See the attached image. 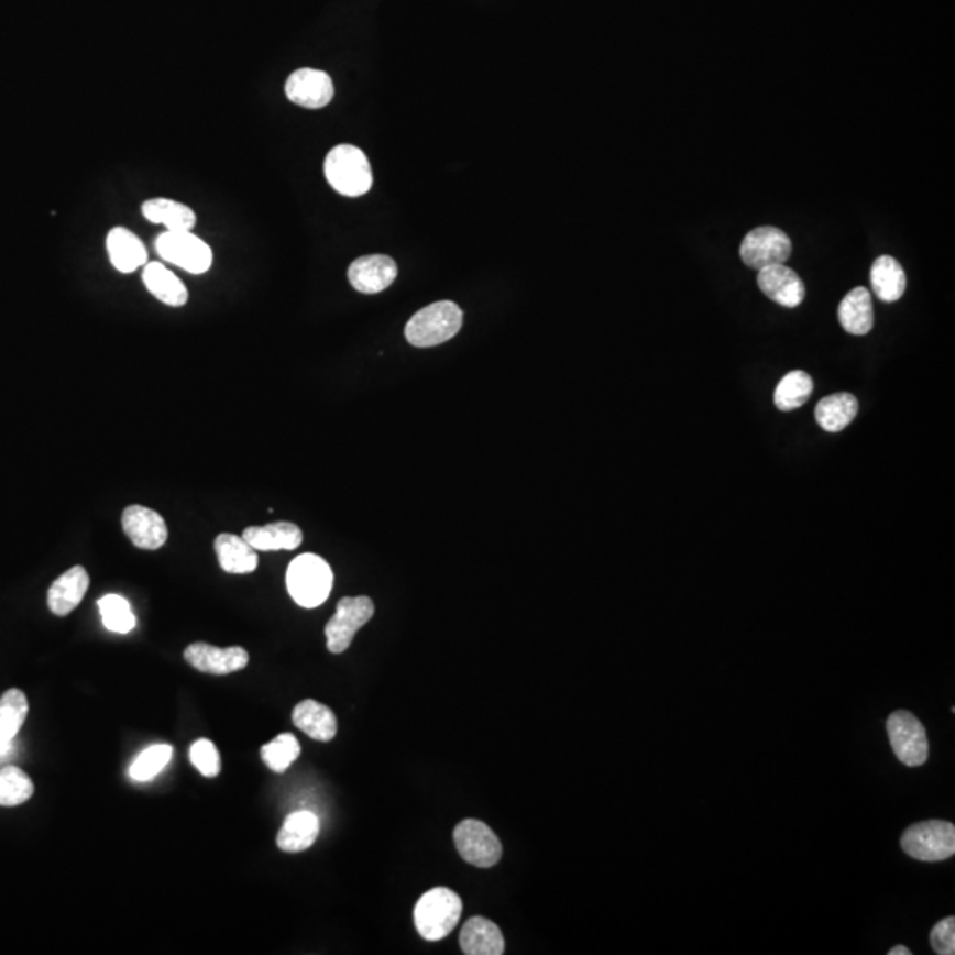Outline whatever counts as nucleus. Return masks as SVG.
<instances>
[{
    "instance_id": "nucleus-1",
    "label": "nucleus",
    "mask_w": 955,
    "mask_h": 955,
    "mask_svg": "<svg viewBox=\"0 0 955 955\" xmlns=\"http://www.w3.org/2000/svg\"><path fill=\"white\" fill-rule=\"evenodd\" d=\"M464 314L453 301H438L421 308L406 326V339L415 348H436L459 333Z\"/></svg>"
},
{
    "instance_id": "nucleus-2",
    "label": "nucleus",
    "mask_w": 955,
    "mask_h": 955,
    "mask_svg": "<svg viewBox=\"0 0 955 955\" xmlns=\"http://www.w3.org/2000/svg\"><path fill=\"white\" fill-rule=\"evenodd\" d=\"M325 176L329 186L345 197H361L374 183L366 154L349 144L329 151L325 160Z\"/></svg>"
},
{
    "instance_id": "nucleus-3",
    "label": "nucleus",
    "mask_w": 955,
    "mask_h": 955,
    "mask_svg": "<svg viewBox=\"0 0 955 955\" xmlns=\"http://www.w3.org/2000/svg\"><path fill=\"white\" fill-rule=\"evenodd\" d=\"M287 590L301 607H319L333 590V570L320 556H298L287 570Z\"/></svg>"
},
{
    "instance_id": "nucleus-4",
    "label": "nucleus",
    "mask_w": 955,
    "mask_h": 955,
    "mask_svg": "<svg viewBox=\"0 0 955 955\" xmlns=\"http://www.w3.org/2000/svg\"><path fill=\"white\" fill-rule=\"evenodd\" d=\"M462 899L450 888L439 887L421 896L415 908V925L427 942H439L457 927Z\"/></svg>"
},
{
    "instance_id": "nucleus-5",
    "label": "nucleus",
    "mask_w": 955,
    "mask_h": 955,
    "mask_svg": "<svg viewBox=\"0 0 955 955\" xmlns=\"http://www.w3.org/2000/svg\"><path fill=\"white\" fill-rule=\"evenodd\" d=\"M902 852L920 861L948 860L955 853V826L948 821H924L905 830Z\"/></svg>"
},
{
    "instance_id": "nucleus-6",
    "label": "nucleus",
    "mask_w": 955,
    "mask_h": 955,
    "mask_svg": "<svg viewBox=\"0 0 955 955\" xmlns=\"http://www.w3.org/2000/svg\"><path fill=\"white\" fill-rule=\"evenodd\" d=\"M375 613L369 596H345L337 605V613L326 625V645L334 655L348 651L360 628L365 627Z\"/></svg>"
},
{
    "instance_id": "nucleus-7",
    "label": "nucleus",
    "mask_w": 955,
    "mask_h": 955,
    "mask_svg": "<svg viewBox=\"0 0 955 955\" xmlns=\"http://www.w3.org/2000/svg\"><path fill=\"white\" fill-rule=\"evenodd\" d=\"M156 252L165 262H171L191 275H204L212 266V252L209 244L188 232H171L156 238Z\"/></svg>"
},
{
    "instance_id": "nucleus-8",
    "label": "nucleus",
    "mask_w": 955,
    "mask_h": 955,
    "mask_svg": "<svg viewBox=\"0 0 955 955\" xmlns=\"http://www.w3.org/2000/svg\"><path fill=\"white\" fill-rule=\"evenodd\" d=\"M888 738L897 759L905 767H922L929 759V739L913 713L899 710L888 716Z\"/></svg>"
},
{
    "instance_id": "nucleus-9",
    "label": "nucleus",
    "mask_w": 955,
    "mask_h": 955,
    "mask_svg": "<svg viewBox=\"0 0 955 955\" xmlns=\"http://www.w3.org/2000/svg\"><path fill=\"white\" fill-rule=\"evenodd\" d=\"M793 243L784 230L777 227H759L745 235L739 246V257L753 270L784 264L791 257Z\"/></svg>"
},
{
    "instance_id": "nucleus-10",
    "label": "nucleus",
    "mask_w": 955,
    "mask_h": 955,
    "mask_svg": "<svg viewBox=\"0 0 955 955\" xmlns=\"http://www.w3.org/2000/svg\"><path fill=\"white\" fill-rule=\"evenodd\" d=\"M453 841L459 855L474 867L496 866L503 855L500 838L483 821H462L453 832Z\"/></svg>"
},
{
    "instance_id": "nucleus-11",
    "label": "nucleus",
    "mask_w": 955,
    "mask_h": 955,
    "mask_svg": "<svg viewBox=\"0 0 955 955\" xmlns=\"http://www.w3.org/2000/svg\"><path fill=\"white\" fill-rule=\"evenodd\" d=\"M122 529L131 544L142 550H158L168 538L165 518L156 509L142 505H131L122 512Z\"/></svg>"
},
{
    "instance_id": "nucleus-12",
    "label": "nucleus",
    "mask_w": 955,
    "mask_h": 955,
    "mask_svg": "<svg viewBox=\"0 0 955 955\" xmlns=\"http://www.w3.org/2000/svg\"><path fill=\"white\" fill-rule=\"evenodd\" d=\"M185 660L197 671L206 674H232L249 666L250 655L241 646L217 648L206 643H195L185 649Z\"/></svg>"
},
{
    "instance_id": "nucleus-13",
    "label": "nucleus",
    "mask_w": 955,
    "mask_h": 955,
    "mask_svg": "<svg viewBox=\"0 0 955 955\" xmlns=\"http://www.w3.org/2000/svg\"><path fill=\"white\" fill-rule=\"evenodd\" d=\"M285 95L293 103L305 109H322L333 100V80L320 69L301 68L287 78Z\"/></svg>"
},
{
    "instance_id": "nucleus-14",
    "label": "nucleus",
    "mask_w": 955,
    "mask_h": 955,
    "mask_svg": "<svg viewBox=\"0 0 955 955\" xmlns=\"http://www.w3.org/2000/svg\"><path fill=\"white\" fill-rule=\"evenodd\" d=\"M757 285L765 296L780 307L797 308L805 299V285L802 278L786 264H773L759 270Z\"/></svg>"
},
{
    "instance_id": "nucleus-15",
    "label": "nucleus",
    "mask_w": 955,
    "mask_h": 955,
    "mask_svg": "<svg viewBox=\"0 0 955 955\" xmlns=\"http://www.w3.org/2000/svg\"><path fill=\"white\" fill-rule=\"evenodd\" d=\"M397 262L388 255H365L349 266V282L361 294H378L397 278Z\"/></svg>"
},
{
    "instance_id": "nucleus-16",
    "label": "nucleus",
    "mask_w": 955,
    "mask_h": 955,
    "mask_svg": "<svg viewBox=\"0 0 955 955\" xmlns=\"http://www.w3.org/2000/svg\"><path fill=\"white\" fill-rule=\"evenodd\" d=\"M89 590V573L84 567L69 568L48 590V607L55 616H68Z\"/></svg>"
},
{
    "instance_id": "nucleus-17",
    "label": "nucleus",
    "mask_w": 955,
    "mask_h": 955,
    "mask_svg": "<svg viewBox=\"0 0 955 955\" xmlns=\"http://www.w3.org/2000/svg\"><path fill=\"white\" fill-rule=\"evenodd\" d=\"M107 252L119 273H133L147 264V250L139 235L124 227H116L107 235Z\"/></svg>"
},
{
    "instance_id": "nucleus-18",
    "label": "nucleus",
    "mask_w": 955,
    "mask_h": 955,
    "mask_svg": "<svg viewBox=\"0 0 955 955\" xmlns=\"http://www.w3.org/2000/svg\"><path fill=\"white\" fill-rule=\"evenodd\" d=\"M460 946L468 955H501L505 954V937L491 920L473 916L462 927Z\"/></svg>"
},
{
    "instance_id": "nucleus-19",
    "label": "nucleus",
    "mask_w": 955,
    "mask_h": 955,
    "mask_svg": "<svg viewBox=\"0 0 955 955\" xmlns=\"http://www.w3.org/2000/svg\"><path fill=\"white\" fill-rule=\"evenodd\" d=\"M293 721L294 726L317 742H331L339 731L334 713L314 699L301 701L298 706L294 707Z\"/></svg>"
},
{
    "instance_id": "nucleus-20",
    "label": "nucleus",
    "mask_w": 955,
    "mask_h": 955,
    "mask_svg": "<svg viewBox=\"0 0 955 955\" xmlns=\"http://www.w3.org/2000/svg\"><path fill=\"white\" fill-rule=\"evenodd\" d=\"M319 832L320 821L314 812H293L285 820L284 826L279 828L276 844L285 853L305 852L308 847L314 846L317 837H319Z\"/></svg>"
},
{
    "instance_id": "nucleus-21",
    "label": "nucleus",
    "mask_w": 955,
    "mask_h": 955,
    "mask_svg": "<svg viewBox=\"0 0 955 955\" xmlns=\"http://www.w3.org/2000/svg\"><path fill=\"white\" fill-rule=\"evenodd\" d=\"M244 540L262 552L271 550H294L301 546L303 531L293 523H275L267 526H252L243 531Z\"/></svg>"
},
{
    "instance_id": "nucleus-22",
    "label": "nucleus",
    "mask_w": 955,
    "mask_h": 955,
    "mask_svg": "<svg viewBox=\"0 0 955 955\" xmlns=\"http://www.w3.org/2000/svg\"><path fill=\"white\" fill-rule=\"evenodd\" d=\"M145 289L168 307H183L188 301L186 285L162 262H147L142 273Z\"/></svg>"
},
{
    "instance_id": "nucleus-23",
    "label": "nucleus",
    "mask_w": 955,
    "mask_h": 955,
    "mask_svg": "<svg viewBox=\"0 0 955 955\" xmlns=\"http://www.w3.org/2000/svg\"><path fill=\"white\" fill-rule=\"evenodd\" d=\"M838 322L847 333L864 337L875 326L872 298L866 287H856L838 305Z\"/></svg>"
},
{
    "instance_id": "nucleus-24",
    "label": "nucleus",
    "mask_w": 955,
    "mask_h": 955,
    "mask_svg": "<svg viewBox=\"0 0 955 955\" xmlns=\"http://www.w3.org/2000/svg\"><path fill=\"white\" fill-rule=\"evenodd\" d=\"M220 567L227 573H252L259 564L257 550L238 535L221 533L215 540Z\"/></svg>"
},
{
    "instance_id": "nucleus-25",
    "label": "nucleus",
    "mask_w": 955,
    "mask_h": 955,
    "mask_svg": "<svg viewBox=\"0 0 955 955\" xmlns=\"http://www.w3.org/2000/svg\"><path fill=\"white\" fill-rule=\"evenodd\" d=\"M142 215L151 223H158L171 232H188L197 223L194 209L171 199H151L142 204Z\"/></svg>"
},
{
    "instance_id": "nucleus-26",
    "label": "nucleus",
    "mask_w": 955,
    "mask_h": 955,
    "mask_svg": "<svg viewBox=\"0 0 955 955\" xmlns=\"http://www.w3.org/2000/svg\"><path fill=\"white\" fill-rule=\"evenodd\" d=\"M870 284L881 301L893 303L905 293V273L901 264L890 255L878 257L870 267Z\"/></svg>"
},
{
    "instance_id": "nucleus-27",
    "label": "nucleus",
    "mask_w": 955,
    "mask_h": 955,
    "mask_svg": "<svg viewBox=\"0 0 955 955\" xmlns=\"http://www.w3.org/2000/svg\"><path fill=\"white\" fill-rule=\"evenodd\" d=\"M858 400L852 393H835L823 398L816 407V421L826 432H843L858 415Z\"/></svg>"
},
{
    "instance_id": "nucleus-28",
    "label": "nucleus",
    "mask_w": 955,
    "mask_h": 955,
    "mask_svg": "<svg viewBox=\"0 0 955 955\" xmlns=\"http://www.w3.org/2000/svg\"><path fill=\"white\" fill-rule=\"evenodd\" d=\"M29 703L22 690L11 689L0 698V739L14 742L28 718Z\"/></svg>"
},
{
    "instance_id": "nucleus-29",
    "label": "nucleus",
    "mask_w": 955,
    "mask_h": 955,
    "mask_svg": "<svg viewBox=\"0 0 955 955\" xmlns=\"http://www.w3.org/2000/svg\"><path fill=\"white\" fill-rule=\"evenodd\" d=\"M812 388H814V384H812L811 375L805 374L802 370H793L777 386L776 406L784 413L798 409L811 398Z\"/></svg>"
},
{
    "instance_id": "nucleus-30",
    "label": "nucleus",
    "mask_w": 955,
    "mask_h": 955,
    "mask_svg": "<svg viewBox=\"0 0 955 955\" xmlns=\"http://www.w3.org/2000/svg\"><path fill=\"white\" fill-rule=\"evenodd\" d=\"M101 619L107 630L113 634H130L136 627V617L130 602L121 595H105L98 600Z\"/></svg>"
},
{
    "instance_id": "nucleus-31",
    "label": "nucleus",
    "mask_w": 955,
    "mask_h": 955,
    "mask_svg": "<svg viewBox=\"0 0 955 955\" xmlns=\"http://www.w3.org/2000/svg\"><path fill=\"white\" fill-rule=\"evenodd\" d=\"M34 794V784L25 771L17 767L0 770V806H17Z\"/></svg>"
},
{
    "instance_id": "nucleus-32",
    "label": "nucleus",
    "mask_w": 955,
    "mask_h": 955,
    "mask_svg": "<svg viewBox=\"0 0 955 955\" xmlns=\"http://www.w3.org/2000/svg\"><path fill=\"white\" fill-rule=\"evenodd\" d=\"M299 754H301V745L296 736L289 733L276 736L271 744L261 748L262 759L276 773H284L298 759Z\"/></svg>"
},
{
    "instance_id": "nucleus-33",
    "label": "nucleus",
    "mask_w": 955,
    "mask_h": 955,
    "mask_svg": "<svg viewBox=\"0 0 955 955\" xmlns=\"http://www.w3.org/2000/svg\"><path fill=\"white\" fill-rule=\"evenodd\" d=\"M172 754L174 750H172L171 745H153V747L145 748L144 753L140 754L131 765V779L136 780V782L153 780L167 768Z\"/></svg>"
},
{
    "instance_id": "nucleus-34",
    "label": "nucleus",
    "mask_w": 955,
    "mask_h": 955,
    "mask_svg": "<svg viewBox=\"0 0 955 955\" xmlns=\"http://www.w3.org/2000/svg\"><path fill=\"white\" fill-rule=\"evenodd\" d=\"M189 759H191L194 767L197 768L204 777L215 779V777L220 776V753H218L217 745L209 742V739H197V742L189 747Z\"/></svg>"
},
{
    "instance_id": "nucleus-35",
    "label": "nucleus",
    "mask_w": 955,
    "mask_h": 955,
    "mask_svg": "<svg viewBox=\"0 0 955 955\" xmlns=\"http://www.w3.org/2000/svg\"><path fill=\"white\" fill-rule=\"evenodd\" d=\"M931 945L937 955L955 954V919L946 916L940 920L931 931Z\"/></svg>"
},
{
    "instance_id": "nucleus-36",
    "label": "nucleus",
    "mask_w": 955,
    "mask_h": 955,
    "mask_svg": "<svg viewBox=\"0 0 955 955\" xmlns=\"http://www.w3.org/2000/svg\"><path fill=\"white\" fill-rule=\"evenodd\" d=\"M14 754V742H2L0 739V761H4L8 757Z\"/></svg>"
},
{
    "instance_id": "nucleus-37",
    "label": "nucleus",
    "mask_w": 955,
    "mask_h": 955,
    "mask_svg": "<svg viewBox=\"0 0 955 955\" xmlns=\"http://www.w3.org/2000/svg\"><path fill=\"white\" fill-rule=\"evenodd\" d=\"M888 955H911L910 948H905L904 945H897L893 948H890Z\"/></svg>"
}]
</instances>
